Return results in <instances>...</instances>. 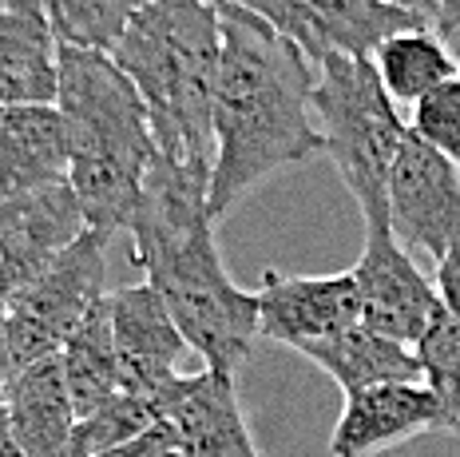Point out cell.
Returning <instances> with one entry per match:
<instances>
[{
    "mask_svg": "<svg viewBox=\"0 0 460 457\" xmlns=\"http://www.w3.org/2000/svg\"><path fill=\"white\" fill-rule=\"evenodd\" d=\"M218 4L215 84V164H210V215H230L251 192L290 167L322 156L314 116V64L262 16L238 4Z\"/></svg>",
    "mask_w": 460,
    "mask_h": 457,
    "instance_id": "cell-1",
    "label": "cell"
},
{
    "mask_svg": "<svg viewBox=\"0 0 460 457\" xmlns=\"http://www.w3.org/2000/svg\"><path fill=\"white\" fill-rule=\"evenodd\" d=\"M207 195L210 167L155 156L128 231L136 263L183 330L187 346L207 366L238 374L258 338V294L230 279Z\"/></svg>",
    "mask_w": 460,
    "mask_h": 457,
    "instance_id": "cell-2",
    "label": "cell"
},
{
    "mask_svg": "<svg viewBox=\"0 0 460 457\" xmlns=\"http://www.w3.org/2000/svg\"><path fill=\"white\" fill-rule=\"evenodd\" d=\"M223 32L215 0H143L111 60L147 103L155 151L179 164H215V84Z\"/></svg>",
    "mask_w": 460,
    "mask_h": 457,
    "instance_id": "cell-3",
    "label": "cell"
},
{
    "mask_svg": "<svg viewBox=\"0 0 460 457\" xmlns=\"http://www.w3.org/2000/svg\"><path fill=\"white\" fill-rule=\"evenodd\" d=\"M56 108L72 139L68 184L95 231H128L139 207L143 175L155 164L147 103L111 52L60 44Z\"/></svg>",
    "mask_w": 460,
    "mask_h": 457,
    "instance_id": "cell-4",
    "label": "cell"
},
{
    "mask_svg": "<svg viewBox=\"0 0 460 457\" xmlns=\"http://www.w3.org/2000/svg\"><path fill=\"white\" fill-rule=\"evenodd\" d=\"M314 116L322 156L333 159L341 184L361 207V223H389V171L409 120L385 92L369 56H325L314 68Z\"/></svg>",
    "mask_w": 460,
    "mask_h": 457,
    "instance_id": "cell-5",
    "label": "cell"
},
{
    "mask_svg": "<svg viewBox=\"0 0 460 457\" xmlns=\"http://www.w3.org/2000/svg\"><path fill=\"white\" fill-rule=\"evenodd\" d=\"M108 231L88 227L36 279H28L21 291L4 299L13 370L60 354L75 327L108 294Z\"/></svg>",
    "mask_w": 460,
    "mask_h": 457,
    "instance_id": "cell-6",
    "label": "cell"
},
{
    "mask_svg": "<svg viewBox=\"0 0 460 457\" xmlns=\"http://www.w3.org/2000/svg\"><path fill=\"white\" fill-rule=\"evenodd\" d=\"M389 231L429 263L460 243V167L413 131L389 171Z\"/></svg>",
    "mask_w": 460,
    "mask_h": 457,
    "instance_id": "cell-7",
    "label": "cell"
},
{
    "mask_svg": "<svg viewBox=\"0 0 460 457\" xmlns=\"http://www.w3.org/2000/svg\"><path fill=\"white\" fill-rule=\"evenodd\" d=\"M262 16L270 28L294 40L318 68L325 56H373L385 36L401 28H425L413 13L385 0H226Z\"/></svg>",
    "mask_w": 460,
    "mask_h": 457,
    "instance_id": "cell-8",
    "label": "cell"
},
{
    "mask_svg": "<svg viewBox=\"0 0 460 457\" xmlns=\"http://www.w3.org/2000/svg\"><path fill=\"white\" fill-rule=\"evenodd\" d=\"M349 271L353 282H358L361 322L397 342L413 346L433 327L437 314L445 310L437 282L397 243L389 223H366V243H361V255Z\"/></svg>",
    "mask_w": 460,
    "mask_h": 457,
    "instance_id": "cell-9",
    "label": "cell"
},
{
    "mask_svg": "<svg viewBox=\"0 0 460 457\" xmlns=\"http://www.w3.org/2000/svg\"><path fill=\"white\" fill-rule=\"evenodd\" d=\"M258 294V338L302 350L305 342L333 338L361 322L353 271L338 274H282L266 271Z\"/></svg>",
    "mask_w": 460,
    "mask_h": 457,
    "instance_id": "cell-10",
    "label": "cell"
},
{
    "mask_svg": "<svg viewBox=\"0 0 460 457\" xmlns=\"http://www.w3.org/2000/svg\"><path fill=\"white\" fill-rule=\"evenodd\" d=\"M425 434H456V417L425 382H389L349 394L333 422V457H373Z\"/></svg>",
    "mask_w": 460,
    "mask_h": 457,
    "instance_id": "cell-11",
    "label": "cell"
},
{
    "mask_svg": "<svg viewBox=\"0 0 460 457\" xmlns=\"http://www.w3.org/2000/svg\"><path fill=\"white\" fill-rule=\"evenodd\" d=\"M88 231L72 184L0 199V302L44 271Z\"/></svg>",
    "mask_w": 460,
    "mask_h": 457,
    "instance_id": "cell-12",
    "label": "cell"
},
{
    "mask_svg": "<svg viewBox=\"0 0 460 457\" xmlns=\"http://www.w3.org/2000/svg\"><path fill=\"white\" fill-rule=\"evenodd\" d=\"M159 417L175 430L190 457H258V445L238 402V374L207 366L203 374H175L155 398Z\"/></svg>",
    "mask_w": 460,
    "mask_h": 457,
    "instance_id": "cell-13",
    "label": "cell"
},
{
    "mask_svg": "<svg viewBox=\"0 0 460 457\" xmlns=\"http://www.w3.org/2000/svg\"><path fill=\"white\" fill-rule=\"evenodd\" d=\"M108 314H111L115 350H119L123 390L155 402L163 386L179 374L175 366L183 358V350H190L183 330L175 327L171 310L163 307L159 291L147 279L108 291Z\"/></svg>",
    "mask_w": 460,
    "mask_h": 457,
    "instance_id": "cell-14",
    "label": "cell"
},
{
    "mask_svg": "<svg viewBox=\"0 0 460 457\" xmlns=\"http://www.w3.org/2000/svg\"><path fill=\"white\" fill-rule=\"evenodd\" d=\"M72 139L56 103H0V199L68 184Z\"/></svg>",
    "mask_w": 460,
    "mask_h": 457,
    "instance_id": "cell-15",
    "label": "cell"
},
{
    "mask_svg": "<svg viewBox=\"0 0 460 457\" xmlns=\"http://www.w3.org/2000/svg\"><path fill=\"white\" fill-rule=\"evenodd\" d=\"M0 402L24 457H72L75 406L64 382L60 354L13 370Z\"/></svg>",
    "mask_w": 460,
    "mask_h": 457,
    "instance_id": "cell-16",
    "label": "cell"
},
{
    "mask_svg": "<svg viewBox=\"0 0 460 457\" xmlns=\"http://www.w3.org/2000/svg\"><path fill=\"white\" fill-rule=\"evenodd\" d=\"M60 40L44 0L0 4V103H56Z\"/></svg>",
    "mask_w": 460,
    "mask_h": 457,
    "instance_id": "cell-17",
    "label": "cell"
},
{
    "mask_svg": "<svg viewBox=\"0 0 460 457\" xmlns=\"http://www.w3.org/2000/svg\"><path fill=\"white\" fill-rule=\"evenodd\" d=\"M298 354H305L314 366H322L345 398L389 382H420L417 350L409 342L381 335V330H369L366 322H358V327L341 330L333 338L305 342Z\"/></svg>",
    "mask_w": 460,
    "mask_h": 457,
    "instance_id": "cell-18",
    "label": "cell"
},
{
    "mask_svg": "<svg viewBox=\"0 0 460 457\" xmlns=\"http://www.w3.org/2000/svg\"><path fill=\"white\" fill-rule=\"evenodd\" d=\"M64 382H68L75 417H84L88 409L108 402L111 394L123 390V370H119V350H115L111 335V314H108V294L92 307L88 318L75 327V335L64 342L60 350Z\"/></svg>",
    "mask_w": 460,
    "mask_h": 457,
    "instance_id": "cell-19",
    "label": "cell"
},
{
    "mask_svg": "<svg viewBox=\"0 0 460 457\" xmlns=\"http://www.w3.org/2000/svg\"><path fill=\"white\" fill-rule=\"evenodd\" d=\"M369 60L397 103H417L429 88H437V84H445L448 76L460 72L456 49H448L429 24L401 28V32L385 36Z\"/></svg>",
    "mask_w": 460,
    "mask_h": 457,
    "instance_id": "cell-20",
    "label": "cell"
},
{
    "mask_svg": "<svg viewBox=\"0 0 460 457\" xmlns=\"http://www.w3.org/2000/svg\"><path fill=\"white\" fill-rule=\"evenodd\" d=\"M44 8L60 44L111 52L143 0H44Z\"/></svg>",
    "mask_w": 460,
    "mask_h": 457,
    "instance_id": "cell-21",
    "label": "cell"
},
{
    "mask_svg": "<svg viewBox=\"0 0 460 457\" xmlns=\"http://www.w3.org/2000/svg\"><path fill=\"white\" fill-rule=\"evenodd\" d=\"M155 422H159V406L151 402V398L119 390L108 402H100L84 417H75L72 457H95V453L111 450V445H123V442H131V437H139Z\"/></svg>",
    "mask_w": 460,
    "mask_h": 457,
    "instance_id": "cell-22",
    "label": "cell"
},
{
    "mask_svg": "<svg viewBox=\"0 0 460 457\" xmlns=\"http://www.w3.org/2000/svg\"><path fill=\"white\" fill-rule=\"evenodd\" d=\"M413 350L420 362V382L448 406V414L456 417V437H460V318L440 310L433 327L413 342Z\"/></svg>",
    "mask_w": 460,
    "mask_h": 457,
    "instance_id": "cell-23",
    "label": "cell"
},
{
    "mask_svg": "<svg viewBox=\"0 0 460 457\" xmlns=\"http://www.w3.org/2000/svg\"><path fill=\"white\" fill-rule=\"evenodd\" d=\"M409 131L460 167V72L448 76L437 88H429L425 96L413 103Z\"/></svg>",
    "mask_w": 460,
    "mask_h": 457,
    "instance_id": "cell-24",
    "label": "cell"
},
{
    "mask_svg": "<svg viewBox=\"0 0 460 457\" xmlns=\"http://www.w3.org/2000/svg\"><path fill=\"white\" fill-rule=\"evenodd\" d=\"M171 453H183V450H179L175 430L159 417L151 430H143L139 437H131V442H123V445H111V450H103L95 457H171Z\"/></svg>",
    "mask_w": 460,
    "mask_h": 457,
    "instance_id": "cell-25",
    "label": "cell"
},
{
    "mask_svg": "<svg viewBox=\"0 0 460 457\" xmlns=\"http://www.w3.org/2000/svg\"><path fill=\"white\" fill-rule=\"evenodd\" d=\"M433 266H437L433 282H437V294H440V307L453 314V318H460V243L448 246Z\"/></svg>",
    "mask_w": 460,
    "mask_h": 457,
    "instance_id": "cell-26",
    "label": "cell"
},
{
    "mask_svg": "<svg viewBox=\"0 0 460 457\" xmlns=\"http://www.w3.org/2000/svg\"><path fill=\"white\" fill-rule=\"evenodd\" d=\"M433 32L448 44V49H456V56H460V0H437Z\"/></svg>",
    "mask_w": 460,
    "mask_h": 457,
    "instance_id": "cell-27",
    "label": "cell"
},
{
    "mask_svg": "<svg viewBox=\"0 0 460 457\" xmlns=\"http://www.w3.org/2000/svg\"><path fill=\"white\" fill-rule=\"evenodd\" d=\"M8 378H13V350H8V322H4V302H0V394H4Z\"/></svg>",
    "mask_w": 460,
    "mask_h": 457,
    "instance_id": "cell-28",
    "label": "cell"
},
{
    "mask_svg": "<svg viewBox=\"0 0 460 457\" xmlns=\"http://www.w3.org/2000/svg\"><path fill=\"white\" fill-rule=\"evenodd\" d=\"M385 4L401 8V13H413L417 21H425L429 28H433V16H437V0H385Z\"/></svg>",
    "mask_w": 460,
    "mask_h": 457,
    "instance_id": "cell-29",
    "label": "cell"
},
{
    "mask_svg": "<svg viewBox=\"0 0 460 457\" xmlns=\"http://www.w3.org/2000/svg\"><path fill=\"white\" fill-rule=\"evenodd\" d=\"M0 457H24V450L16 445V437H13V426H8L4 402H0Z\"/></svg>",
    "mask_w": 460,
    "mask_h": 457,
    "instance_id": "cell-30",
    "label": "cell"
},
{
    "mask_svg": "<svg viewBox=\"0 0 460 457\" xmlns=\"http://www.w3.org/2000/svg\"><path fill=\"white\" fill-rule=\"evenodd\" d=\"M171 457H190V453H171Z\"/></svg>",
    "mask_w": 460,
    "mask_h": 457,
    "instance_id": "cell-31",
    "label": "cell"
},
{
    "mask_svg": "<svg viewBox=\"0 0 460 457\" xmlns=\"http://www.w3.org/2000/svg\"><path fill=\"white\" fill-rule=\"evenodd\" d=\"M0 4H8V0H0Z\"/></svg>",
    "mask_w": 460,
    "mask_h": 457,
    "instance_id": "cell-32",
    "label": "cell"
}]
</instances>
